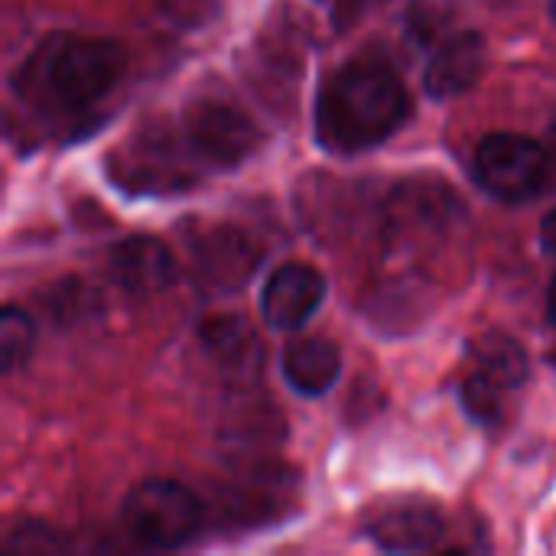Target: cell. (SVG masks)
<instances>
[{
	"instance_id": "6da1fadb",
	"label": "cell",
	"mask_w": 556,
	"mask_h": 556,
	"mask_svg": "<svg viewBox=\"0 0 556 556\" xmlns=\"http://www.w3.org/2000/svg\"><path fill=\"white\" fill-rule=\"evenodd\" d=\"M121 42L81 33H49L10 75L13 94L42 114H75L98 104L124 75Z\"/></svg>"
},
{
	"instance_id": "7a4b0ae2",
	"label": "cell",
	"mask_w": 556,
	"mask_h": 556,
	"mask_svg": "<svg viewBox=\"0 0 556 556\" xmlns=\"http://www.w3.org/2000/svg\"><path fill=\"white\" fill-rule=\"evenodd\" d=\"M410 117L401 75L378 59H352L332 72L316 98V140L329 153H365L394 137Z\"/></svg>"
},
{
	"instance_id": "3957f363",
	"label": "cell",
	"mask_w": 556,
	"mask_h": 556,
	"mask_svg": "<svg viewBox=\"0 0 556 556\" xmlns=\"http://www.w3.org/2000/svg\"><path fill=\"white\" fill-rule=\"evenodd\" d=\"M528 352L518 339L505 332H482L469 342V371L463 378L459 397L466 414L482 427L505 424L511 394L528 381Z\"/></svg>"
},
{
	"instance_id": "277c9868",
	"label": "cell",
	"mask_w": 556,
	"mask_h": 556,
	"mask_svg": "<svg viewBox=\"0 0 556 556\" xmlns=\"http://www.w3.org/2000/svg\"><path fill=\"white\" fill-rule=\"evenodd\" d=\"M121 525L143 551H176L195 538L202 525V502L179 482L147 479L127 492Z\"/></svg>"
},
{
	"instance_id": "5b68a950",
	"label": "cell",
	"mask_w": 556,
	"mask_h": 556,
	"mask_svg": "<svg viewBox=\"0 0 556 556\" xmlns=\"http://www.w3.org/2000/svg\"><path fill=\"white\" fill-rule=\"evenodd\" d=\"M179 137L189 156L212 169L241 166L261 143V130L238 104L225 98H199L182 111Z\"/></svg>"
},
{
	"instance_id": "8992f818",
	"label": "cell",
	"mask_w": 556,
	"mask_h": 556,
	"mask_svg": "<svg viewBox=\"0 0 556 556\" xmlns=\"http://www.w3.org/2000/svg\"><path fill=\"white\" fill-rule=\"evenodd\" d=\"M551 173L547 147L525 134H489L476 150L479 186L505 202H521L541 192Z\"/></svg>"
},
{
	"instance_id": "52a82bcc",
	"label": "cell",
	"mask_w": 556,
	"mask_h": 556,
	"mask_svg": "<svg viewBox=\"0 0 556 556\" xmlns=\"http://www.w3.org/2000/svg\"><path fill=\"white\" fill-rule=\"evenodd\" d=\"M463 215L459 199L450 186L433 179H410L401 182L384 212V235L394 248H417L437 235H446V228Z\"/></svg>"
},
{
	"instance_id": "ba28073f",
	"label": "cell",
	"mask_w": 556,
	"mask_h": 556,
	"mask_svg": "<svg viewBox=\"0 0 556 556\" xmlns=\"http://www.w3.org/2000/svg\"><path fill=\"white\" fill-rule=\"evenodd\" d=\"M326 300V277L303 261L277 267L261 290V319L277 332L303 329Z\"/></svg>"
},
{
	"instance_id": "9c48e42d",
	"label": "cell",
	"mask_w": 556,
	"mask_h": 556,
	"mask_svg": "<svg viewBox=\"0 0 556 556\" xmlns=\"http://www.w3.org/2000/svg\"><path fill=\"white\" fill-rule=\"evenodd\" d=\"M108 274L124 293L153 296V293H163L176 280V257L160 238L134 235L111 248Z\"/></svg>"
},
{
	"instance_id": "30bf717a",
	"label": "cell",
	"mask_w": 556,
	"mask_h": 556,
	"mask_svg": "<svg viewBox=\"0 0 556 556\" xmlns=\"http://www.w3.org/2000/svg\"><path fill=\"white\" fill-rule=\"evenodd\" d=\"M489 46L479 29H463L446 36L427 62L424 91L437 101L466 94L485 72Z\"/></svg>"
},
{
	"instance_id": "8fae6325",
	"label": "cell",
	"mask_w": 556,
	"mask_h": 556,
	"mask_svg": "<svg viewBox=\"0 0 556 556\" xmlns=\"http://www.w3.org/2000/svg\"><path fill=\"white\" fill-rule=\"evenodd\" d=\"M368 538L388 554L430 551L446 534V518L430 502H394L368 521Z\"/></svg>"
},
{
	"instance_id": "7c38bea8",
	"label": "cell",
	"mask_w": 556,
	"mask_h": 556,
	"mask_svg": "<svg viewBox=\"0 0 556 556\" xmlns=\"http://www.w3.org/2000/svg\"><path fill=\"white\" fill-rule=\"evenodd\" d=\"M261 257H264V251L257 248V241L251 235H244L241 228H228V225L212 228L195 244L199 277H202V283H208L215 290L244 287Z\"/></svg>"
},
{
	"instance_id": "4fadbf2b",
	"label": "cell",
	"mask_w": 556,
	"mask_h": 556,
	"mask_svg": "<svg viewBox=\"0 0 556 556\" xmlns=\"http://www.w3.org/2000/svg\"><path fill=\"white\" fill-rule=\"evenodd\" d=\"M280 368H283L287 384H290L296 394H303V397H319V394H326V391L339 381L342 352H339L336 342L319 339V336L293 339V342L283 349Z\"/></svg>"
},
{
	"instance_id": "5bb4252c",
	"label": "cell",
	"mask_w": 556,
	"mask_h": 556,
	"mask_svg": "<svg viewBox=\"0 0 556 556\" xmlns=\"http://www.w3.org/2000/svg\"><path fill=\"white\" fill-rule=\"evenodd\" d=\"M130 140V137H127ZM186 166L179 163V153L173 150V137L163 130L150 137H134L127 143V163H124V186L130 189H166V186H186Z\"/></svg>"
},
{
	"instance_id": "9a60e30c",
	"label": "cell",
	"mask_w": 556,
	"mask_h": 556,
	"mask_svg": "<svg viewBox=\"0 0 556 556\" xmlns=\"http://www.w3.org/2000/svg\"><path fill=\"white\" fill-rule=\"evenodd\" d=\"M202 345L205 352L235 378H254L264 365V352L257 345V336L241 316H212L202 326Z\"/></svg>"
},
{
	"instance_id": "2e32d148",
	"label": "cell",
	"mask_w": 556,
	"mask_h": 556,
	"mask_svg": "<svg viewBox=\"0 0 556 556\" xmlns=\"http://www.w3.org/2000/svg\"><path fill=\"white\" fill-rule=\"evenodd\" d=\"M39 306L59 326H78V323H88L91 316L101 313L98 290L88 287L85 280H62V283H55L49 290V296H39Z\"/></svg>"
},
{
	"instance_id": "e0dca14e",
	"label": "cell",
	"mask_w": 556,
	"mask_h": 556,
	"mask_svg": "<svg viewBox=\"0 0 556 556\" xmlns=\"http://www.w3.org/2000/svg\"><path fill=\"white\" fill-rule=\"evenodd\" d=\"M33 345H36V323L20 306H7L0 313V371L13 375L16 368H23L26 358L33 355Z\"/></svg>"
},
{
	"instance_id": "ac0fdd59",
	"label": "cell",
	"mask_w": 556,
	"mask_h": 556,
	"mask_svg": "<svg viewBox=\"0 0 556 556\" xmlns=\"http://www.w3.org/2000/svg\"><path fill=\"white\" fill-rule=\"evenodd\" d=\"M378 3H384V0H336V26H339V29L355 26L365 13H371Z\"/></svg>"
},
{
	"instance_id": "d6986e66",
	"label": "cell",
	"mask_w": 556,
	"mask_h": 556,
	"mask_svg": "<svg viewBox=\"0 0 556 556\" xmlns=\"http://www.w3.org/2000/svg\"><path fill=\"white\" fill-rule=\"evenodd\" d=\"M541 244H544V251L556 257V208L544 218V225H541Z\"/></svg>"
},
{
	"instance_id": "ffe728a7",
	"label": "cell",
	"mask_w": 556,
	"mask_h": 556,
	"mask_svg": "<svg viewBox=\"0 0 556 556\" xmlns=\"http://www.w3.org/2000/svg\"><path fill=\"white\" fill-rule=\"evenodd\" d=\"M547 156H551V169H556V121L547 130Z\"/></svg>"
},
{
	"instance_id": "44dd1931",
	"label": "cell",
	"mask_w": 556,
	"mask_h": 556,
	"mask_svg": "<svg viewBox=\"0 0 556 556\" xmlns=\"http://www.w3.org/2000/svg\"><path fill=\"white\" fill-rule=\"evenodd\" d=\"M547 319H551V326L556 329V280L551 283V293H547Z\"/></svg>"
},
{
	"instance_id": "7402d4cb",
	"label": "cell",
	"mask_w": 556,
	"mask_h": 556,
	"mask_svg": "<svg viewBox=\"0 0 556 556\" xmlns=\"http://www.w3.org/2000/svg\"><path fill=\"white\" fill-rule=\"evenodd\" d=\"M551 16H554V23H556V0H551Z\"/></svg>"
}]
</instances>
